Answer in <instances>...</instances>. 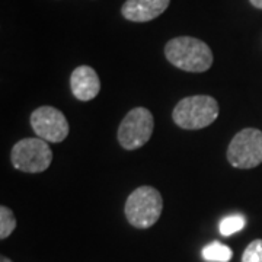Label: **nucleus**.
Instances as JSON below:
<instances>
[{"label": "nucleus", "instance_id": "obj_3", "mask_svg": "<svg viewBox=\"0 0 262 262\" xmlns=\"http://www.w3.org/2000/svg\"><path fill=\"white\" fill-rule=\"evenodd\" d=\"M163 200L156 188L143 185L134 189L125 201L124 213L128 223L137 229H149L159 220Z\"/></svg>", "mask_w": 262, "mask_h": 262}, {"label": "nucleus", "instance_id": "obj_11", "mask_svg": "<svg viewBox=\"0 0 262 262\" xmlns=\"http://www.w3.org/2000/svg\"><path fill=\"white\" fill-rule=\"evenodd\" d=\"M16 217L8 207H0V237L6 239L16 229Z\"/></svg>", "mask_w": 262, "mask_h": 262}, {"label": "nucleus", "instance_id": "obj_6", "mask_svg": "<svg viewBox=\"0 0 262 262\" xmlns=\"http://www.w3.org/2000/svg\"><path fill=\"white\" fill-rule=\"evenodd\" d=\"M155 128L153 115L147 108L137 106L124 117L118 128V141L125 150L140 149L150 140Z\"/></svg>", "mask_w": 262, "mask_h": 262}, {"label": "nucleus", "instance_id": "obj_9", "mask_svg": "<svg viewBox=\"0 0 262 262\" xmlns=\"http://www.w3.org/2000/svg\"><path fill=\"white\" fill-rule=\"evenodd\" d=\"M170 0H127L121 13L131 22H149L160 16L169 8Z\"/></svg>", "mask_w": 262, "mask_h": 262}, {"label": "nucleus", "instance_id": "obj_13", "mask_svg": "<svg viewBox=\"0 0 262 262\" xmlns=\"http://www.w3.org/2000/svg\"><path fill=\"white\" fill-rule=\"evenodd\" d=\"M242 262H262V239H256L246 246Z\"/></svg>", "mask_w": 262, "mask_h": 262}, {"label": "nucleus", "instance_id": "obj_7", "mask_svg": "<svg viewBox=\"0 0 262 262\" xmlns=\"http://www.w3.org/2000/svg\"><path fill=\"white\" fill-rule=\"evenodd\" d=\"M32 130L48 143H60L69 136V122L64 114L54 106H39L31 114Z\"/></svg>", "mask_w": 262, "mask_h": 262}, {"label": "nucleus", "instance_id": "obj_12", "mask_svg": "<svg viewBox=\"0 0 262 262\" xmlns=\"http://www.w3.org/2000/svg\"><path fill=\"white\" fill-rule=\"evenodd\" d=\"M245 217L241 214H233L225 217L220 225H219V230L223 236H230V234L236 233L239 230H242L245 227Z\"/></svg>", "mask_w": 262, "mask_h": 262}, {"label": "nucleus", "instance_id": "obj_5", "mask_svg": "<svg viewBox=\"0 0 262 262\" xmlns=\"http://www.w3.org/2000/svg\"><path fill=\"white\" fill-rule=\"evenodd\" d=\"M227 160L237 169H252L262 163V131L245 128L234 136L227 147Z\"/></svg>", "mask_w": 262, "mask_h": 262}, {"label": "nucleus", "instance_id": "obj_4", "mask_svg": "<svg viewBox=\"0 0 262 262\" xmlns=\"http://www.w3.org/2000/svg\"><path fill=\"white\" fill-rule=\"evenodd\" d=\"M10 160L13 168L27 172L39 173L50 168L53 162V151L48 146V141L42 139H22L19 140L10 151Z\"/></svg>", "mask_w": 262, "mask_h": 262}, {"label": "nucleus", "instance_id": "obj_1", "mask_svg": "<svg viewBox=\"0 0 262 262\" xmlns=\"http://www.w3.org/2000/svg\"><path fill=\"white\" fill-rule=\"evenodd\" d=\"M165 56L170 64L184 72L203 73L213 64V51L204 41L192 37L170 39L165 47Z\"/></svg>", "mask_w": 262, "mask_h": 262}, {"label": "nucleus", "instance_id": "obj_14", "mask_svg": "<svg viewBox=\"0 0 262 262\" xmlns=\"http://www.w3.org/2000/svg\"><path fill=\"white\" fill-rule=\"evenodd\" d=\"M252 3V6H255L256 9H262V0H249Z\"/></svg>", "mask_w": 262, "mask_h": 262}, {"label": "nucleus", "instance_id": "obj_10", "mask_svg": "<svg viewBox=\"0 0 262 262\" xmlns=\"http://www.w3.org/2000/svg\"><path fill=\"white\" fill-rule=\"evenodd\" d=\"M232 256V249L220 242H213L203 249V258L208 262H229Z\"/></svg>", "mask_w": 262, "mask_h": 262}, {"label": "nucleus", "instance_id": "obj_15", "mask_svg": "<svg viewBox=\"0 0 262 262\" xmlns=\"http://www.w3.org/2000/svg\"><path fill=\"white\" fill-rule=\"evenodd\" d=\"M0 262H12L9 259V258H6V256H2V258H0Z\"/></svg>", "mask_w": 262, "mask_h": 262}, {"label": "nucleus", "instance_id": "obj_8", "mask_svg": "<svg viewBox=\"0 0 262 262\" xmlns=\"http://www.w3.org/2000/svg\"><path fill=\"white\" fill-rule=\"evenodd\" d=\"M72 92L82 102L92 101L101 91V82L94 69L91 66L76 67L70 77Z\"/></svg>", "mask_w": 262, "mask_h": 262}, {"label": "nucleus", "instance_id": "obj_2", "mask_svg": "<svg viewBox=\"0 0 262 262\" xmlns=\"http://www.w3.org/2000/svg\"><path fill=\"white\" fill-rule=\"evenodd\" d=\"M219 117V103L213 96H187L173 108V122L184 130H201L208 127Z\"/></svg>", "mask_w": 262, "mask_h": 262}]
</instances>
